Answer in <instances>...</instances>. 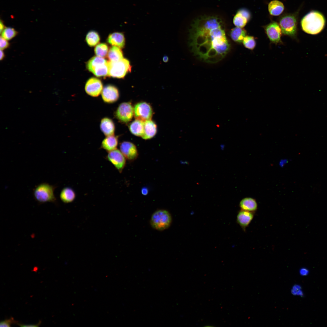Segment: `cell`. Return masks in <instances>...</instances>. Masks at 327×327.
Returning <instances> with one entry per match:
<instances>
[{
    "label": "cell",
    "instance_id": "obj_30",
    "mask_svg": "<svg viewBox=\"0 0 327 327\" xmlns=\"http://www.w3.org/2000/svg\"><path fill=\"white\" fill-rule=\"evenodd\" d=\"M243 43L246 48L250 50L253 49L256 45L254 38L249 36H246L243 39Z\"/></svg>",
    "mask_w": 327,
    "mask_h": 327
},
{
    "label": "cell",
    "instance_id": "obj_34",
    "mask_svg": "<svg viewBox=\"0 0 327 327\" xmlns=\"http://www.w3.org/2000/svg\"><path fill=\"white\" fill-rule=\"evenodd\" d=\"M248 20L249 19L250 15L249 12L246 10L243 9H241L239 11Z\"/></svg>",
    "mask_w": 327,
    "mask_h": 327
},
{
    "label": "cell",
    "instance_id": "obj_24",
    "mask_svg": "<svg viewBox=\"0 0 327 327\" xmlns=\"http://www.w3.org/2000/svg\"><path fill=\"white\" fill-rule=\"evenodd\" d=\"M107 56L110 61H117L124 58L123 52L120 48L114 46L109 50Z\"/></svg>",
    "mask_w": 327,
    "mask_h": 327
},
{
    "label": "cell",
    "instance_id": "obj_40",
    "mask_svg": "<svg viewBox=\"0 0 327 327\" xmlns=\"http://www.w3.org/2000/svg\"><path fill=\"white\" fill-rule=\"evenodd\" d=\"M163 60L164 62H167L168 61V58L167 56H164L163 58Z\"/></svg>",
    "mask_w": 327,
    "mask_h": 327
},
{
    "label": "cell",
    "instance_id": "obj_23",
    "mask_svg": "<svg viewBox=\"0 0 327 327\" xmlns=\"http://www.w3.org/2000/svg\"><path fill=\"white\" fill-rule=\"evenodd\" d=\"M284 9L282 3L278 0L271 1L268 5V10L270 14L272 15L278 16L281 14Z\"/></svg>",
    "mask_w": 327,
    "mask_h": 327
},
{
    "label": "cell",
    "instance_id": "obj_3",
    "mask_svg": "<svg viewBox=\"0 0 327 327\" xmlns=\"http://www.w3.org/2000/svg\"><path fill=\"white\" fill-rule=\"evenodd\" d=\"M56 186L43 182L37 185L34 189L33 194L35 199L39 203H54L56 198L54 194Z\"/></svg>",
    "mask_w": 327,
    "mask_h": 327
},
{
    "label": "cell",
    "instance_id": "obj_7",
    "mask_svg": "<svg viewBox=\"0 0 327 327\" xmlns=\"http://www.w3.org/2000/svg\"><path fill=\"white\" fill-rule=\"evenodd\" d=\"M279 25L283 34L291 36L295 35L297 20L294 15H289L282 17L279 21Z\"/></svg>",
    "mask_w": 327,
    "mask_h": 327
},
{
    "label": "cell",
    "instance_id": "obj_33",
    "mask_svg": "<svg viewBox=\"0 0 327 327\" xmlns=\"http://www.w3.org/2000/svg\"><path fill=\"white\" fill-rule=\"evenodd\" d=\"M300 289L301 287L299 286L296 285L294 286L293 287L292 289V293L293 295L302 296L303 293L302 291L300 290Z\"/></svg>",
    "mask_w": 327,
    "mask_h": 327
},
{
    "label": "cell",
    "instance_id": "obj_27",
    "mask_svg": "<svg viewBox=\"0 0 327 327\" xmlns=\"http://www.w3.org/2000/svg\"><path fill=\"white\" fill-rule=\"evenodd\" d=\"M94 52L97 56L103 58L106 57L108 52V47L107 45L104 43L97 45L95 48Z\"/></svg>",
    "mask_w": 327,
    "mask_h": 327
},
{
    "label": "cell",
    "instance_id": "obj_10",
    "mask_svg": "<svg viewBox=\"0 0 327 327\" xmlns=\"http://www.w3.org/2000/svg\"><path fill=\"white\" fill-rule=\"evenodd\" d=\"M107 160L121 173L125 167L126 158L119 150L116 149L108 152L107 156Z\"/></svg>",
    "mask_w": 327,
    "mask_h": 327
},
{
    "label": "cell",
    "instance_id": "obj_8",
    "mask_svg": "<svg viewBox=\"0 0 327 327\" xmlns=\"http://www.w3.org/2000/svg\"><path fill=\"white\" fill-rule=\"evenodd\" d=\"M134 115V107L129 102H124L121 103L115 113V116L116 118L119 121L124 123H127L130 121Z\"/></svg>",
    "mask_w": 327,
    "mask_h": 327
},
{
    "label": "cell",
    "instance_id": "obj_2",
    "mask_svg": "<svg viewBox=\"0 0 327 327\" xmlns=\"http://www.w3.org/2000/svg\"><path fill=\"white\" fill-rule=\"evenodd\" d=\"M325 20L321 12L312 11L308 13L302 19L301 24L302 30L307 33L317 34L324 28Z\"/></svg>",
    "mask_w": 327,
    "mask_h": 327
},
{
    "label": "cell",
    "instance_id": "obj_6",
    "mask_svg": "<svg viewBox=\"0 0 327 327\" xmlns=\"http://www.w3.org/2000/svg\"><path fill=\"white\" fill-rule=\"evenodd\" d=\"M131 67L129 61L123 59L117 61H109L108 76L118 78H123L131 71Z\"/></svg>",
    "mask_w": 327,
    "mask_h": 327
},
{
    "label": "cell",
    "instance_id": "obj_31",
    "mask_svg": "<svg viewBox=\"0 0 327 327\" xmlns=\"http://www.w3.org/2000/svg\"><path fill=\"white\" fill-rule=\"evenodd\" d=\"M17 322L15 321L13 318L12 317L10 319H6L1 321L0 323V326L10 327L11 324Z\"/></svg>",
    "mask_w": 327,
    "mask_h": 327
},
{
    "label": "cell",
    "instance_id": "obj_9",
    "mask_svg": "<svg viewBox=\"0 0 327 327\" xmlns=\"http://www.w3.org/2000/svg\"><path fill=\"white\" fill-rule=\"evenodd\" d=\"M153 111L151 106L145 102H139L134 107V115L136 119L143 122L151 120Z\"/></svg>",
    "mask_w": 327,
    "mask_h": 327
},
{
    "label": "cell",
    "instance_id": "obj_15",
    "mask_svg": "<svg viewBox=\"0 0 327 327\" xmlns=\"http://www.w3.org/2000/svg\"><path fill=\"white\" fill-rule=\"evenodd\" d=\"M254 213L242 210L238 213L236 221L244 231L246 230V228L253 220L254 216Z\"/></svg>",
    "mask_w": 327,
    "mask_h": 327
},
{
    "label": "cell",
    "instance_id": "obj_25",
    "mask_svg": "<svg viewBox=\"0 0 327 327\" xmlns=\"http://www.w3.org/2000/svg\"><path fill=\"white\" fill-rule=\"evenodd\" d=\"M246 31L242 28L236 27L232 29L230 33V36L234 41L241 43L246 36Z\"/></svg>",
    "mask_w": 327,
    "mask_h": 327
},
{
    "label": "cell",
    "instance_id": "obj_16",
    "mask_svg": "<svg viewBox=\"0 0 327 327\" xmlns=\"http://www.w3.org/2000/svg\"><path fill=\"white\" fill-rule=\"evenodd\" d=\"M111 45L120 48H123L125 45V38L123 33L114 32L109 35L107 40Z\"/></svg>",
    "mask_w": 327,
    "mask_h": 327
},
{
    "label": "cell",
    "instance_id": "obj_26",
    "mask_svg": "<svg viewBox=\"0 0 327 327\" xmlns=\"http://www.w3.org/2000/svg\"><path fill=\"white\" fill-rule=\"evenodd\" d=\"M100 37L98 33L94 31H89L86 35V41L90 47L95 46L99 42Z\"/></svg>",
    "mask_w": 327,
    "mask_h": 327
},
{
    "label": "cell",
    "instance_id": "obj_1",
    "mask_svg": "<svg viewBox=\"0 0 327 327\" xmlns=\"http://www.w3.org/2000/svg\"><path fill=\"white\" fill-rule=\"evenodd\" d=\"M189 44L195 55L210 63L221 60L230 47L221 21L214 17L194 22L190 31Z\"/></svg>",
    "mask_w": 327,
    "mask_h": 327
},
{
    "label": "cell",
    "instance_id": "obj_38",
    "mask_svg": "<svg viewBox=\"0 0 327 327\" xmlns=\"http://www.w3.org/2000/svg\"><path fill=\"white\" fill-rule=\"evenodd\" d=\"M5 26L3 22L1 21L0 23V29L1 33H2V31L5 29Z\"/></svg>",
    "mask_w": 327,
    "mask_h": 327
},
{
    "label": "cell",
    "instance_id": "obj_22",
    "mask_svg": "<svg viewBox=\"0 0 327 327\" xmlns=\"http://www.w3.org/2000/svg\"><path fill=\"white\" fill-rule=\"evenodd\" d=\"M129 129L133 134L142 137L144 133V122L136 119L130 125Z\"/></svg>",
    "mask_w": 327,
    "mask_h": 327
},
{
    "label": "cell",
    "instance_id": "obj_12",
    "mask_svg": "<svg viewBox=\"0 0 327 327\" xmlns=\"http://www.w3.org/2000/svg\"><path fill=\"white\" fill-rule=\"evenodd\" d=\"M120 150L125 157L130 161H133L138 157V154L136 146L133 143L127 141L121 142L120 146Z\"/></svg>",
    "mask_w": 327,
    "mask_h": 327
},
{
    "label": "cell",
    "instance_id": "obj_13",
    "mask_svg": "<svg viewBox=\"0 0 327 327\" xmlns=\"http://www.w3.org/2000/svg\"><path fill=\"white\" fill-rule=\"evenodd\" d=\"M102 98L106 103H112L116 101L119 97L117 88L115 86L108 85L103 88L101 92Z\"/></svg>",
    "mask_w": 327,
    "mask_h": 327
},
{
    "label": "cell",
    "instance_id": "obj_39",
    "mask_svg": "<svg viewBox=\"0 0 327 327\" xmlns=\"http://www.w3.org/2000/svg\"><path fill=\"white\" fill-rule=\"evenodd\" d=\"M5 57V55L3 51L2 50H0V60H2Z\"/></svg>",
    "mask_w": 327,
    "mask_h": 327
},
{
    "label": "cell",
    "instance_id": "obj_19",
    "mask_svg": "<svg viewBox=\"0 0 327 327\" xmlns=\"http://www.w3.org/2000/svg\"><path fill=\"white\" fill-rule=\"evenodd\" d=\"M118 144V138L114 135L106 136L102 141L101 147L108 152L117 149Z\"/></svg>",
    "mask_w": 327,
    "mask_h": 327
},
{
    "label": "cell",
    "instance_id": "obj_17",
    "mask_svg": "<svg viewBox=\"0 0 327 327\" xmlns=\"http://www.w3.org/2000/svg\"><path fill=\"white\" fill-rule=\"evenodd\" d=\"M100 127L101 130L106 136L114 135L115 126L113 121L111 119L105 117L101 121Z\"/></svg>",
    "mask_w": 327,
    "mask_h": 327
},
{
    "label": "cell",
    "instance_id": "obj_14",
    "mask_svg": "<svg viewBox=\"0 0 327 327\" xmlns=\"http://www.w3.org/2000/svg\"><path fill=\"white\" fill-rule=\"evenodd\" d=\"M265 29L268 37L271 42L277 44L281 41L282 30L277 23H270L266 27Z\"/></svg>",
    "mask_w": 327,
    "mask_h": 327
},
{
    "label": "cell",
    "instance_id": "obj_35",
    "mask_svg": "<svg viewBox=\"0 0 327 327\" xmlns=\"http://www.w3.org/2000/svg\"><path fill=\"white\" fill-rule=\"evenodd\" d=\"M41 322L40 321L37 324H18L21 327H38L39 325L41 324Z\"/></svg>",
    "mask_w": 327,
    "mask_h": 327
},
{
    "label": "cell",
    "instance_id": "obj_5",
    "mask_svg": "<svg viewBox=\"0 0 327 327\" xmlns=\"http://www.w3.org/2000/svg\"><path fill=\"white\" fill-rule=\"evenodd\" d=\"M88 70L97 77L108 76L109 61L103 58L94 56L87 62Z\"/></svg>",
    "mask_w": 327,
    "mask_h": 327
},
{
    "label": "cell",
    "instance_id": "obj_21",
    "mask_svg": "<svg viewBox=\"0 0 327 327\" xmlns=\"http://www.w3.org/2000/svg\"><path fill=\"white\" fill-rule=\"evenodd\" d=\"M76 197L74 191L69 187L64 188L61 191L60 197L64 203H69L73 202Z\"/></svg>",
    "mask_w": 327,
    "mask_h": 327
},
{
    "label": "cell",
    "instance_id": "obj_29",
    "mask_svg": "<svg viewBox=\"0 0 327 327\" xmlns=\"http://www.w3.org/2000/svg\"><path fill=\"white\" fill-rule=\"evenodd\" d=\"M1 34L2 37L7 40H9L17 35V32L13 28L6 27L5 28Z\"/></svg>",
    "mask_w": 327,
    "mask_h": 327
},
{
    "label": "cell",
    "instance_id": "obj_20",
    "mask_svg": "<svg viewBox=\"0 0 327 327\" xmlns=\"http://www.w3.org/2000/svg\"><path fill=\"white\" fill-rule=\"evenodd\" d=\"M239 206L241 210L254 212L258 208L256 200L251 197H246L243 199L240 202Z\"/></svg>",
    "mask_w": 327,
    "mask_h": 327
},
{
    "label": "cell",
    "instance_id": "obj_36",
    "mask_svg": "<svg viewBox=\"0 0 327 327\" xmlns=\"http://www.w3.org/2000/svg\"><path fill=\"white\" fill-rule=\"evenodd\" d=\"M299 272L301 275L302 276H306L308 274L309 271L307 269L303 268L300 269Z\"/></svg>",
    "mask_w": 327,
    "mask_h": 327
},
{
    "label": "cell",
    "instance_id": "obj_32",
    "mask_svg": "<svg viewBox=\"0 0 327 327\" xmlns=\"http://www.w3.org/2000/svg\"><path fill=\"white\" fill-rule=\"evenodd\" d=\"M9 46V44L8 40L1 36L0 39V50H4L8 48Z\"/></svg>",
    "mask_w": 327,
    "mask_h": 327
},
{
    "label": "cell",
    "instance_id": "obj_11",
    "mask_svg": "<svg viewBox=\"0 0 327 327\" xmlns=\"http://www.w3.org/2000/svg\"><path fill=\"white\" fill-rule=\"evenodd\" d=\"M103 89V84L101 81L94 77L90 78L88 80L85 86L86 93L93 97H98Z\"/></svg>",
    "mask_w": 327,
    "mask_h": 327
},
{
    "label": "cell",
    "instance_id": "obj_4",
    "mask_svg": "<svg viewBox=\"0 0 327 327\" xmlns=\"http://www.w3.org/2000/svg\"><path fill=\"white\" fill-rule=\"evenodd\" d=\"M172 221L171 215L168 211L159 210L152 214L150 220V224L154 229L163 231L170 226Z\"/></svg>",
    "mask_w": 327,
    "mask_h": 327
},
{
    "label": "cell",
    "instance_id": "obj_28",
    "mask_svg": "<svg viewBox=\"0 0 327 327\" xmlns=\"http://www.w3.org/2000/svg\"><path fill=\"white\" fill-rule=\"evenodd\" d=\"M248 21L247 19L238 11L234 17L233 23L237 27L242 28L245 26Z\"/></svg>",
    "mask_w": 327,
    "mask_h": 327
},
{
    "label": "cell",
    "instance_id": "obj_18",
    "mask_svg": "<svg viewBox=\"0 0 327 327\" xmlns=\"http://www.w3.org/2000/svg\"><path fill=\"white\" fill-rule=\"evenodd\" d=\"M157 132V126L155 123L150 120L144 122V133L141 137L145 140L153 138Z\"/></svg>",
    "mask_w": 327,
    "mask_h": 327
},
{
    "label": "cell",
    "instance_id": "obj_37",
    "mask_svg": "<svg viewBox=\"0 0 327 327\" xmlns=\"http://www.w3.org/2000/svg\"><path fill=\"white\" fill-rule=\"evenodd\" d=\"M148 190L146 187H143L141 190V193L144 195H147L148 194Z\"/></svg>",
    "mask_w": 327,
    "mask_h": 327
}]
</instances>
